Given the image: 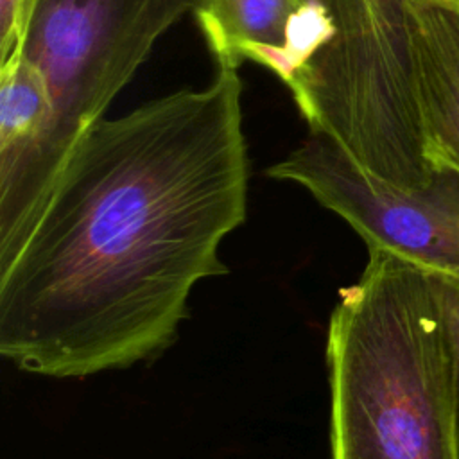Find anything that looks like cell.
I'll return each instance as SVG.
<instances>
[{"label":"cell","instance_id":"obj_1","mask_svg":"<svg viewBox=\"0 0 459 459\" xmlns=\"http://www.w3.org/2000/svg\"><path fill=\"white\" fill-rule=\"evenodd\" d=\"M242 81L217 65L179 90L99 118L74 147L23 249L0 274V355L50 378L151 362L188 317L247 215Z\"/></svg>","mask_w":459,"mask_h":459},{"label":"cell","instance_id":"obj_2","mask_svg":"<svg viewBox=\"0 0 459 459\" xmlns=\"http://www.w3.org/2000/svg\"><path fill=\"white\" fill-rule=\"evenodd\" d=\"M325 355L330 459H457L443 273L368 247Z\"/></svg>","mask_w":459,"mask_h":459},{"label":"cell","instance_id":"obj_3","mask_svg":"<svg viewBox=\"0 0 459 459\" xmlns=\"http://www.w3.org/2000/svg\"><path fill=\"white\" fill-rule=\"evenodd\" d=\"M197 0H25L18 52L43 79L50 118L16 190L0 201V273L41 219L79 138L156 39Z\"/></svg>","mask_w":459,"mask_h":459},{"label":"cell","instance_id":"obj_4","mask_svg":"<svg viewBox=\"0 0 459 459\" xmlns=\"http://www.w3.org/2000/svg\"><path fill=\"white\" fill-rule=\"evenodd\" d=\"M265 174L303 186L368 247L393 251L459 280L457 172L437 169L427 185L400 188L368 172L333 138L308 131Z\"/></svg>","mask_w":459,"mask_h":459},{"label":"cell","instance_id":"obj_5","mask_svg":"<svg viewBox=\"0 0 459 459\" xmlns=\"http://www.w3.org/2000/svg\"><path fill=\"white\" fill-rule=\"evenodd\" d=\"M194 13L217 65L253 61L287 88L333 32L321 0H197Z\"/></svg>","mask_w":459,"mask_h":459},{"label":"cell","instance_id":"obj_6","mask_svg":"<svg viewBox=\"0 0 459 459\" xmlns=\"http://www.w3.org/2000/svg\"><path fill=\"white\" fill-rule=\"evenodd\" d=\"M409 61L425 154L459 174V0H407Z\"/></svg>","mask_w":459,"mask_h":459},{"label":"cell","instance_id":"obj_7","mask_svg":"<svg viewBox=\"0 0 459 459\" xmlns=\"http://www.w3.org/2000/svg\"><path fill=\"white\" fill-rule=\"evenodd\" d=\"M50 118L41 75L13 52L0 63V201L20 185Z\"/></svg>","mask_w":459,"mask_h":459},{"label":"cell","instance_id":"obj_8","mask_svg":"<svg viewBox=\"0 0 459 459\" xmlns=\"http://www.w3.org/2000/svg\"><path fill=\"white\" fill-rule=\"evenodd\" d=\"M443 314L450 357L452 378V405H454V429L455 446L459 459V280L443 274Z\"/></svg>","mask_w":459,"mask_h":459},{"label":"cell","instance_id":"obj_9","mask_svg":"<svg viewBox=\"0 0 459 459\" xmlns=\"http://www.w3.org/2000/svg\"><path fill=\"white\" fill-rule=\"evenodd\" d=\"M25 0H0V63L18 47L23 30Z\"/></svg>","mask_w":459,"mask_h":459}]
</instances>
